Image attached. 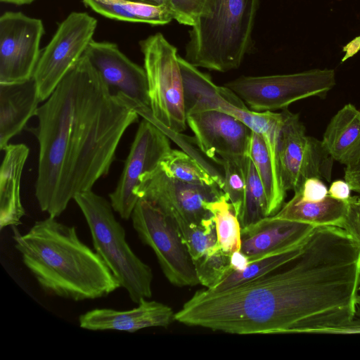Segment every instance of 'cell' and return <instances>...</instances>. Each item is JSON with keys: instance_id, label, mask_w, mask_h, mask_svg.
I'll use <instances>...</instances> for the list:
<instances>
[{"instance_id": "39", "label": "cell", "mask_w": 360, "mask_h": 360, "mask_svg": "<svg viewBox=\"0 0 360 360\" xmlns=\"http://www.w3.org/2000/svg\"><path fill=\"white\" fill-rule=\"evenodd\" d=\"M355 317L360 318V293L359 292L356 299Z\"/></svg>"}, {"instance_id": "13", "label": "cell", "mask_w": 360, "mask_h": 360, "mask_svg": "<svg viewBox=\"0 0 360 360\" xmlns=\"http://www.w3.org/2000/svg\"><path fill=\"white\" fill-rule=\"evenodd\" d=\"M169 136L153 122L143 119L136 131L115 190L109 194L112 209L128 220L139 200L136 190L141 177L158 169L171 151Z\"/></svg>"}, {"instance_id": "4", "label": "cell", "mask_w": 360, "mask_h": 360, "mask_svg": "<svg viewBox=\"0 0 360 360\" xmlns=\"http://www.w3.org/2000/svg\"><path fill=\"white\" fill-rule=\"evenodd\" d=\"M259 0H212L191 27L185 59L196 68L225 72L240 67L252 46Z\"/></svg>"}, {"instance_id": "31", "label": "cell", "mask_w": 360, "mask_h": 360, "mask_svg": "<svg viewBox=\"0 0 360 360\" xmlns=\"http://www.w3.org/2000/svg\"><path fill=\"white\" fill-rule=\"evenodd\" d=\"M231 255L218 246L208 255L194 261L199 283L210 289L217 284L231 269Z\"/></svg>"}, {"instance_id": "17", "label": "cell", "mask_w": 360, "mask_h": 360, "mask_svg": "<svg viewBox=\"0 0 360 360\" xmlns=\"http://www.w3.org/2000/svg\"><path fill=\"white\" fill-rule=\"evenodd\" d=\"M315 226L268 216L241 229L240 252L249 262L304 242Z\"/></svg>"}, {"instance_id": "23", "label": "cell", "mask_w": 360, "mask_h": 360, "mask_svg": "<svg viewBox=\"0 0 360 360\" xmlns=\"http://www.w3.org/2000/svg\"><path fill=\"white\" fill-rule=\"evenodd\" d=\"M97 13L113 20L165 25L174 20L170 7L135 0H82Z\"/></svg>"}, {"instance_id": "40", "label": "cell", "mask_w": 360, "mask_h": 360, "mask_svg": "<svg viewBox=\"0 0 360 360\" xmlns=\"http://www.w3.org/2000/svg\"><path fill=\"white\" fill-rule=\"evenodd\" d=\"M148 3L157 5L165 4L169 6L168 0H147Z\"/></svg>"}, {"instance_id": "14", "label": "cell", "mask_w": 360, "mask_h": 360, "mask_svg": "<svg viewBox=\"0 0 360 360\" xmlns=\"http://www.w3.org/2000/svg\"><path fill=\"white\" fill-rule=\"evenodd\" d=\"M44 34L41 19L21 12L7 11L0 17V83L32 78L40 57Z\"/></svg>"}, {"instance_id": "33", "label": "cell", "mask_w": 360, "mask_h": 360, "mask_svg": "<svg viewBox=\"0 0 360 360\" xmlns=\"http://www.w3.org/2000/svg\"><path fill=\"white\" fill-rule=\"evenodd\" d=\"M340 228L360 245V205L354 196L348 200L347 212Z\"/></svg>"}, {"instance_id": "43", "label": "cell", "mask_w": 360, "mask_h": 360, "mask_svg": "<svg viewBox=\"0 0 360 360\" xmlns=\"http://www.w3.org/2000/svg\"><path fill=\"white\" fill-rule=\"evenodd\" d=\"M359 291H360V284H359Z\"/></svg>"}, {"instance_id": "26", "label": "cell", "mask_w": 360, "mask_h": 360, "mask_svg": "<svg viewBox=\"0 0 360 360\" xmlns=\"http://www.w3.org/2000/svg\"><path fill=\"white\" fill-rule=\"evenodd\" d=\"M160 168L167 176L180 181L217 185L222 190L223 178L184 151L172 149L161 162Z\"/></svg>"}, {"instance_id": "35", "label": "cell", "mask_w": 360, "mask_h": 360, "mask_svg": "<svg viewBox=\"0 0 360 360\" xmlns=\"http://www.w3.org/2000/svg\"><path fill=\"white\" fill-rule=\"evenodd\" d=\"M352 188L345 180H335L333 181L328 189V195L342 200L348 201L351 197Z\"/></svg>"}, {"instance_id": "28", "label": "cell", "mask_w": 360, "mask_h": 360, "mask_svg": "<svg viewBox=\"0 0 360 360\" xmlns=\"http://www.w3.org/2000/svg\"><path fill=\"white\" fill-rule=\"evenodd\" d=\"M268 217V203L264 188L255 166L248 158L246 186L243 211L240 218L242 227Z\"/></svg>"}, {"instance_id": "29", "label": "cell", "mask_w": 360, "mask_h": 360, "mask_svg": "<svg viewBox=\"0 0 360 360\" xmlns=\"http://www.w3.org/2000/svg\"><path fill=\"white\" fill-rule=\"evenodd\" d=\"M174 224L193 262L218 247L213 216L200 224H187L179 221H174Z\"/></svg>"}, {"instance_id": "38", "label": "cell", "mask_w": 360, "mask_h": 360, "mask_svg": "<svg viewBox=\"0 0 360 360\" xmlns=\"http://www.w3.org/2000/svg\"><path fill=\"white\" fill-rule=\"evenodd\" d=\"M2 3L11 4L14 5L21 6L30 4L35 0H0Z\"/></svg>"}, {"instance_id": "32", "label": "cell", "mask_w": 360, "mask_h": 360, "mask_svg": "<svg viewBox=\"0 0 360 360\" xmlns=\"http://www.w3.org/2000/svg\"><path fill=\"white\" fill-rule=\"evenodd\" d=\"M174 20L179 24L193 27L212 7V0H168Z\"/></svg>"}, {"instance_id": "22", "label": "cell", "mask_w": 360, "mask_h": 360, "mask_svg": "<svg viewBox=\"0 0 360 360\" xmlns=\"http://www.w3.org/2000/svg\"><path fill=\"white\" fill-rule=\"evenodd\" d=\"M348 201H342L328 195L319 202H306L298 191L274 215L290 221L309 224L315 226L341 227L347 212Z\"/></svg>"}, {"instance_id": "9", "label": "cell", "mask_w": 360, "mask_h": 360, "mask_svg": "<svg viewBox=\"0 0 360 360\" xmlns=\"http://www.w3.org/2000/svg\"><path fill=\"white\" fill-rule=\"evenodd\" d=\"M131 218L139 239L153 250L170 283L178 287L200 283L193 260L170 216L155 204L140 198Z\"/></svg>"}, {"instance_id": "19", "label": "cell", "mask_w": 360, "mask_h": 360, "mask_svg": "<svg viewBox=\"0 0 360 360\" xmlns=\"http://www.w3.org/2000/svg\"><path fill=\"white\" fill-rule=\"evenodd\" d=\"M41 101L34 79L0 83V149L20 134L29 120L36 116Z\"/></svg>"}, {"instance_id": "30", "label": "cell", "mask_w": 360, "mask_h": 360, "mask_svg": "<svg viewBox=\"0 0 360 360\" xmlns=\"http://www.w3.org/2000/svg\"><path fill=\"white\" fill-rule=\"evenodd\" d=\"M249 156L220 161L224 171L222 191L233 205L240 220L246 186V169Z\"/></svg>"}, {"instance_id": "20", "label": "cell", "mask_w": 360, "mask_h": 360, "mask_svg": "<svg viewBox=\"0 0 360 360\" xmlns=\"http://www.w3.org/2000/svg\"><path fill=\"white\" fill-rule=\"evenodd\" d=\"M0 168V229L17 226L25 211L20 198V180L30 149L24 143L8 144Z\"/></svg>"}, {"instance_id": "24", "label": "cell", "mask_w": 360, "mask_h": 360, "mask_svg": "<svg viewBox=\"0 0 360 360\" xmlns=\"http://www.w3.org/2000/svg\"><path fill=\"white\" fill-rule=\"evenodd\" d=\"M249 157L256 167L265 190L268 216L275 215L283 205L286 191L282 185L278 167L272 159L265 140L254 131Z\"/></svg>"}, {"instance_id": "12", "label": "cell", "mask_w": 360, "mask_h": 360, "mask_svg": "<svg viewBox=\"0 0 360 360\" xmlns=\"http://www.w3.org/2000/svg\"><path fill=\"white\" fill-rule=\"evenodd\" d=\"M136 194L158 205L174 221L200 224L212 218L205 203L219 199L224 192L217 185L192 184L174 179L160 165L141 177Z\"/></svg>"}, {"instance_id": "36", "label": "cell", "mask_w": 360, "mask_h": 360, "mask_svg": "<svg viewBox=\"0 0 360 360\" xmlns=\"http://www.w3.org/2000/svg\"><path fill=\"white\" fill-rule=\"evenodd\" d=\"M320 334H360V318L354 319L340 326L322 330Z\"/></svg>"}, {"instance_id": "10", "label": "cell", "mask_w": 360, "mask_h": 360, "mask_svg": "<svg viewBox=\"0 0 360 360\" xmlns=\"http://www.w3.org/2000/svg\"><path fill=\"white\" fill-rule=\"evenodd\" d=\"M283 123L278 136L277 159L283 188L294 192L304 181L316 177L330 181L334 160L321 141L307 136L297 114L288 108L281 111Z\"/></svg>"}, {"instance_id": "5", "label": "cell", "mask_w": 360, "mask_h": 360, "mask_svg": "<svg viewBox=\"0 0 360 360\" xmlns=\"http://www.w3.org/2000/svg\"><path fill=\"white\" fill-rule=\"evenodd\" d=\"M89 226L94 250L104 261L120 287L138 304L152 296L151 268L131 250L125 230L117 220L110 202L92 190L74 198Z\"/></svg>"}, {"instance_id": "16", "label": "cell", "mask_w": 360, "mask_h": 360, "mask_svg": "<svg viewBox=\"0 0 360 360\" xmlns=\"http://www.w3.org/2000/svg\"><path fill=\"white\" fill-rule=\"evenodd\" d=\"M84 55L98 72L112 94L132 108L150 107L148 86L144 68L131 60L113 42L92 39Z\"/></svg>"}, {"instance_id": "27", "label": "cell", "mask_w": 360, "mask_h": 360, "mask_svg": "<svg viewBox=\"0 0 360 360\" xmlns=\"http://www.w3.org/2000/svg\"><path fill=\"white\" fill-rule=\"evenodd\" d=\"M205 207L212 214L219 248L231 255L240 251L242 226L226 195L224 193L219 199L206 202Z\"/></svg>"}, {"instance_id": "7", "label": "cell", "mask_w": 360, "mask_h": 360, "mask_svg": "<svg viewBox=\"0 0 360 360\" xmlns=\"http://www.w3.org/2000/svg\"><path fill=\"white\" fill-rule=\"evenodd\" d=\"M183 77L186 115L207 110L227 113L261 135L274 162L278 165L277 145L283 123L281 112L250 110L232 90L214 83L211 77L179 56Z\"/></svg>"}, {"instance_id": "11", "label": "cell", "mask_w": 360, "mask_h": 360, "mask_svg": "<svg viewBox=\"0 0 360 360\" xmlns=\"http://www.w3.org/2000/svg\"><path fill=\"white\" fill-rule=\"evenodd\" d=\"M97 20L84 12L70 13L41 50L33 79L41 101H46L93 39Z\"/></svg>"}, {"instance_id": "18", "label": "cell", "mask_w": 360, "mask_h": 360, "mask_svg": "<svg viewBox=\"0 0 360 360\" xmlns=\"http://www.w3.org/2000/svg\"><path fill=\"white\" fill-rule=\"evenodd\" d=\"M128 310L94 309L79 317L80 328L89 330H117L135 333L150 327L166 328L174 321L172 309L157 301L141 300Z\"/></svg>"}, {"instance_id": "2", "label": "cell", "mask_w": 360, "mask_h": 360, "mask_svg": "<svg viewBox=\"0 0 360 360\" xmlns=\"http://www.w3.org/2000/svg\"><path fill=\"white\" fill-rule=\"evenodd\" d=\"M139 115L83 55L36 114L40 210L56 218L76 195L92 190L109 172L122 136Z\"/></svg>"}, {"instance_id": "42", "label": "cell", "mask_w": 360, "mask_h": 360, "mask_svg": "<svg viewBox=\"0 0 360 360\" xmlns=\"http://www.w3.org/2000/svg\"><path fill=\"white\" fill-rule=\"evenodd\" d=\"M135 1H143V2L148 3L147 0H135Z\"/></svg>"}, {"instance_id": "25", "label": "cell", "mask_w": 360, "mask_h": 360, "mask_svg": "<svg viewBox=\"0 0 360 360\" xmlns=\"http://www.w3.org/2000/svg\"><path fill=\"white\" fill-rule=\"evenodd\" d=\"M306 240L295 246L249 262L241 270L231 269L213 288L207 289L214 292L221 291L274 272L294 259L300 253Z\"/></svg>"}, {"instance_id": "34", "label": "cell", "mask_w": 360, "mask_h": 360, "mask_svg": "<svg viewBox=\"0 0 360 360\" xmlns=\"http://www.w3.org/2000/svg\"><path fill=\"white\" fill-rule=\"evenodd\" d=\"M300 198L306 202H319L328 195L327 186L321 179L311 177L306 179L298 191Z\"/></svg>"}, {"instance_id": "8", "label": "cell", "mask_w": 360, "mask_h": 360, "mask_svg": "<svg viewBox=\"0 0 360 360\" xmlns=\"http://www.w3.org/2000/svg\"><path fill=\"white\" fill-rule=\"evenodd\" d=\"M336 84L332 69L266 76H242L224 84L252 110L274 111L309 97L324 98Z\"/></svg>"}, {"instance_id": "41", "label": "cell", "mask_w": 360, "mask_h": 360, "mask_svg": "<svg viewBox=\"0 0 360 360\" xmlns=\"http://www.w3.org/2000/svg\"><path fill=\"white\" fill-rule=\"evenodd\" d=\"M354 198L358 204L360 205V193L359 195H354Z\"/></svg>"}, {"instance_id": "37", "label": "cell", "mask_w": 360, "mask_h": 360, "mask_svg": "<svg viewBox=\"0 0 360 360\" xmlns=\"http://www.w3.org/2000/svg\"><path fill=\"white\" fill-rule=\"evenodd\" d=\"M360 49V36L352 41L345 49V54L342 61L352 56Z\"/></svg>"}, {"instance_id": "21", "label": "cell", "mask_w": 360, "mask_h": 360, "mask_svg": "<svg viewBox=\"0 0 360 360\" xmlns=\"http://www.w3.org/2000/svg\"><path fill=\"white\" fill-rule=\"evenodd\" d=\"M334 161L355 168L360 166V110L347 103L328 124L321 140Z\"/></svg>"}, {"instance_id": "15", "label": "cell", "mask_w": 360, "mask_h": 360, "mask_svg": "<svg viewBox=\"0 0 360 360\" xmlns=\"http://www.w3.org/2000/svg\"><path fill=\"white\" fill-rule=\"evenodd\" d=\"M187 125L200 150L219 163L249 156L252 129L238 119L219 110L188 114Z\"/></svg>"}, {"instance_id": "6", "label": "cell", "mask_w": 360, "mask_h": 360, "mask_svg": "<svg viewBox=\"0 0 360 360\" xmlns=\"http://www.w3.org/2000/svg\"><path fill=\"white\" fill-rule=\"evenodd\" d=\"M153 122L167 135L186 129L183 77L176 48L160 33L139 42ZM169 136V135H168Z\"/></svg>"}, {"instance_id": "3", "label": "cell", "mask_w": 360, "mask_h": 360, "mask_svg": "<svg viewBox=\"0 0 360 360\" xmlns=\"http://www.w3.org/2000/svg\"><path fill=\"white\" fill-rule=\"evenodd\" d=\"M13 238L25 266L53 296L82 301L108 296L120 285L99 255L79 238L76 228L49 216Z\"/></svg>"}, {"instance_id": "1", "label": "cell", "mask_w": 360, "mask_h": 360, "mask_svg": "<svg viewBox=\"0 0 360 360\" xmlns=\"http://www.w3.org/2000/svg\"><path fill=\"white\" fill-rule=\"evenodd\" d=\"M359 284L360 245L340 227L319 226L279 271L198 290L174 320L238 335L319 334L354 319Z\"/></svg>"}]
</instances>
